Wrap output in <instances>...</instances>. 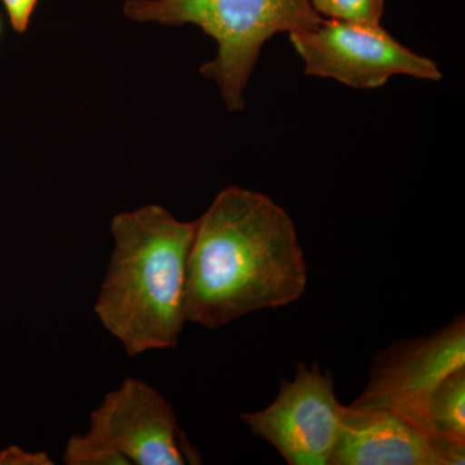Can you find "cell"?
<instances>
[{
    "mask_svg": "<svg viewBox=\"0 0 465 465\" xmlns=\"http://www.w3.org/2000/svg\"><path fill=\"white\" fill-rule=\"evenodd\" d=\"M308 266L292 217L264 193L228 186L195 220L186 264V322L220 329L298 302Z\"/></svg>",
    "mask_w": 465,
    "mask_h": 465,
    "instance_id": "obj_1",
    "label": "cell"
},
{
    "mask_svg": "<svg viewBox=\"0 0 465 465\" xmlns=\"http://www.w3.org/2000/svg\"><path fill=\"white\" fill-rule=\"evenodd\" d=\"M194 229L159 204L113 217L114 249L94 311L128 356L179 344Z\"/></svg>",
    "mask_w": 465,
    "mask_h": 465,
    "instance_id": "obj_2",
    "label": "cell"
},
{
    "mask_svg": "<svg viewBox=\"0 0 465 465\" xmlns=\"http://www.w3.org/2000/svg\"><path fill=\"white\" fill-rule=\"evenodd\" d=\"M90 430L119 450L130 464L201 463L183 437L176 412L166 397L148 382L125 378L92 411Z\"/></svg>",
    "mask_w": 465,
    "mask_h": 465,
    "instance_id": "obj_7",
    "label": "cell"
},
{
    "mask_svg": "<svg viewBox=\"0 0 465 465\" xmlns=\"http://www.w3.org/2000/svg\"><path fill=\"white\" fill-rule=\"evenodd\" d=\"M54 461L48 457L47 452L27 451L11 446L0 451V465H54Z\"/></svg>",
    "mask_w": 465,
    "mask_h": 465,
    "instance_id": "obj_13",
    "label": "cell"
},
{
    "mask_svg": "<svg viewBox=\"0 0 465 465\" xmlns=\"http://www.w3.org/2000/svg\"><path fill=\"white\" fill-rule=\"evenodd\" d=\"M321 17L351 23L381 24L384 0H311Z\"/></svg>",
    "mask_w": 465,
    "mask_h": 465,
    "instance_id": "obj_11",
    "label": "cell"
},
{
    "mask_svg": "<svg viewBox=\"0 0 465 465\" xmlns=\"http://www.w3.org/2000/svg\"><path fill=\"white\" fill-rule=\"evenodd\" d=\"M0 30H2V25H0Z\"/></svg>",
    "mask_w": 465,
    "mask_h": 465,
    "instance_id": "obj_14",
    "label": "cell"
},
{
    "mask_svg": "<svg viewBox=\"0 0 465 465\" xmlns=\"http://www.w3.org/2000/svg\"><path fill=\"white\" fill-rule=\"evenodd\" d=\"M63 460L66 465H130L114 445L91 430L70 437Z\"/></svg>",
    "mask_w": 465,
    "mask_h": 465,
    "instance_id": "obj_10",
    "label": "cell"
},
{
    "mask_svg": "<svg viewBox=\"0 0 465 465\" xmlns=\"http://www.w3.org/2000/svg\"><path fill=\"white\" fill-rule=\"evenodd\" d=\"M305 74L329 78L356 90H375L393 76L439 82L442 72L432 58L396 41L381 24L324 20L290 33Z\"/></svg>",
    "mask_w": 465,
    "mask_h": 465,
    "instance_id": "obj_4",
    "label": "cell"
},
{
    "mask_svg": "<svg viewBox=\"0 0 465 465\" xmlns=\"http://www.w3.org/2000/svg\"><path fill=\"white\" fill-rule=\"evenodd\" d=\"M465 367V318L430 335L393 342L378 351L363 393L353 405L391 410L418 428L428 400L440 381Z\"/></svg>",
    "mask_w": 465,
    "mask_h": 465,
    "instance_id": "obj_6",
    "label": "cell"
},
{
    "mask_svg": "<svg viewBox=\"0 0 465 465\" xmlns=\"http://www.w3.org/2000/svg\"><path fill=\"white\" fill-rule=\"evenodd\" d=\"M124 14L136 23L191 24L211 36L216 56L200 73L215 82L231 112L244 109V90L266 42L323 21L311 0H125Z\"/></svg>",
    "mask_w": 465,
    "mask_h": 465,
    "instance_id": "obj_3",
    "label": "cell"
},
{
    "mask_svg": "<svg viewBox=\"0 0 465 465\" xmlns=\"http://www.w3.org/2000/svg\"><path fill=\"white\" fill-rule=\"evenodd\" d=\"M418 430L430 440L465 443V367L440 381L424 407Z\"/></svg>",
    "mask_w": 465,
    "mask_h": 465,
    "instance_id": "obj_9",
    "label": "cell"
},
{
    "mask_svg": "<svg viewBox=\"0 0 465 465\" xmlns=\"http://www.w3.org/2000/svg\"><path fill=\"white\" fill-rule=\"evenodd\" d=\"M341 407L331 372L299 363L292 381H281L271 405L242 414L241 419L287 464L329 465L341 430Z\"/></svg>",
    "mask_w": 465,
    "mask_h": 465,
    "instance_id": "obj_5",
    "label": "cell"
},
{
    "mask_svg": "<svg viewBox=\"0 0 465 465\" xmlns=\"http://www.w3.org/2000/svg\"><path fill=\"white\" fill-rule=\"evenodd\" d=\"M2 2L15 32L25 33L39 0H2Z\"/></svg>",
    "mask_w": 465,
    "mask_h": 465,
    "instance_id": "obj_12",
    "label": "cell"
},
{
    "mask_svg": "<svg viewBox=\"0 0 465 465\" xmlns=\"http://www.w3.org/2000/svg\"><path fill=\"white\" fill-rule=\"evenodd\" d=\"M465 443L434 440L391 410L341 407V430L329 465H459Z\"/></svg>",
    "mask_w": 465,
    "mask_h": 465,
    "instance_id": "obj_8",
    "label": "cell"
}]
</instances>
